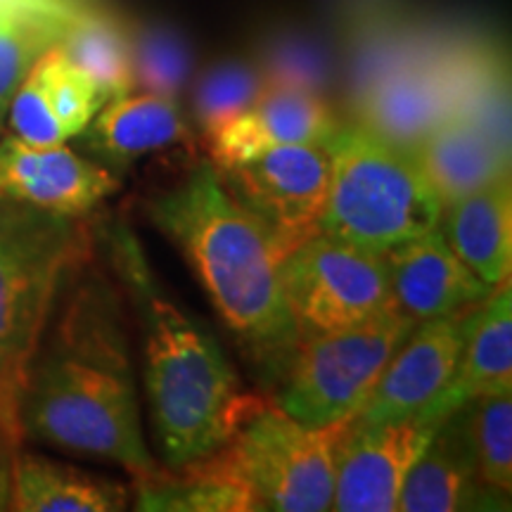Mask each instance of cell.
Here are the masks:
<instances>
[{
  "mask_svg": "<svg viewBox=\"0 0 512 512\" xmlns=\"http://www.w3.org/2000/svg\"><path fill=\"white\" fill-rule=\"evenodd\" d=\"M24 439L107 460L131 477L155 470L143 439L136 368L119 292L88 280L38 347L19 403Z\"/></svg>",
  "mask_w": 512,
  "mask_h": 512,
  "instance_id": "obj_1",
  "label": "cell"
},
{
  "mask_svg": "<svg viewBox=\"0 0 512 512\" xmlns=\"http://www.w3.org/2000/svg\"><path fill=\"white\" fill-rule=\"evenodd\" d=\"M110 261L143 332V382L152 430L166 467L211 456L266 406L249 394L207 328L159 287L126 223L107 230Z\"/></svg>",
  "mask_w": 512,
  "mask_h": 512,
  "instance_id": "obj_2",
  "label": "cell"
},
{
  "mask_svg": "<svg viewBox=\"0 0 512 512\" xmlns=\"http://www.w3.org/2000/svg\"><path fill=\"white\" fill-rule=\"evenodd\" d=\"M147 216L174 242L242 354L275 380L299 339L280 285V254L223 188L209 159L147 200Z\"/></svg>",
  "mask_w": 512,
  "mask_h": 512,
  "instance_id": "obj_3",
  "label": "cell"
},
{
  "mask_svg": "<svg viewBox=\"0 0 512 512\" xmlns=\"http://www.w3.org/2000/svg\"><path fill=\"white\" fill-rule=\"evenodd\" d=\"M86 245L81 219L0 197V427L22 441L19 403L29 366Z\"/></svg>",
  "mask_w": 512,
  "mask_h": 512,
  "instance_id": "obj_4",
  "label": "cell"
},
{
  "mask_svg": "<svg viewBox=\"0 0 512 512\" xmlns=\"http://www.w3.org/2000/svg\"><path fill=\"white\" fill-rule=\"evenodd\" d=\"M330 181L318 233L384 254L437 228L441 202L406 147L366 126L330 140Z\"/></svg>",
  "mask_w": 512,
  "mask_h": 512,
  "instance_id": "obj_5",
  "label": "cell"
},
{
  "mask_svg": "<svg viewBox=\"0 0 512 512\" xmlns=\"http://www.w3.org/2000/svg\"><path fill=\"white\" fill-rule=\"evenodd\" d=\"M415 320L399 309L354 328L299 335L275 377L273 403L306 425L354 418Z\"/></svg>",
  "mask_w": 512,
  "mask_h": 512,
  "instance_id": "obj_6",
  "label": "cell"
},
{
  "mask_svg": "<svg viewBox=\"0 0 512 512\" xmlns=\"http://www.w3.org/2000/svg\"><path fill=\"white\" fill-rule=\"evenodd\" d=\"M349 420L306 425L266 403L221 448L256 510L325 512L332 510L337 453Z\"/></svg>",
  "mask_w": 512,
  "mask_h": 512,
  "instance_id": "obj_7",
  "label": "cell"
},
{
  "mask_svg": "<svg viewBox=\"0 0 512 512\" xmlns=\"http://www.w3.org/2000/svg\"><path fill=\"white\" fill-rule=\"evenodd\" d=\"M280 285L299 335L354 328L396 309L384 256L323 233L280 259Z\"/></svg>",
  "mask_w": 512,
  "mask_h": 512,
  "instance_id": "obj_8",
  "label": "cell"
},
{
  "mask_svg": "<svg viewBox=\"0 0 512 512\" xmlns=\"http://www.w3.org/2000/svg\"><path fill=\"white\" fill-rule=\"evenodd\" d=\"M328 145H278L226 169L214 166L223 188L261 223L280 259L318 233L330 181Z\"/></svg>",
  "mask_w": 512,
  "mask_h": 512,
  "instance_id": "obj_9",
  "label": "cell"
},
{
  "mask_svg": "<svg viewBox=\"0 0 512 512\" xmlns=\"http://www.w3.org/2000/svg\"><path fill=\"white\" fill-rule=\"evenodd\" d=\"M477 309L415 323L351 420L375 425L420 415L456 373Z\"/></svg>",
  "mask_w": 512,
  "mask_h": 512,
  "instance_id": "obj_10",
  "label": "cell"
},
{
  "mask_svg": "<svg viewBox=\"0 0 512 512\" xmlns=\"http://www.w3.org/2000/svg\"><path fill=\"white\" fill-rule=\"evenodd\" d=\"M437 422L415 418L358 425L349 420L337 453V512H396L403 479L430 441Z\"/></svg>",
  "mask_w": 512,
  "mask_h": 512,
  "instance_id": "obj_11",
  "label": "cell"
},
{
  "mask_svg": "<svg viewBox=\"0 0 512 512\" xmlns=\"http://www.w3.org/2000/svg\"><path fill=\"white\" fill-rule=\"evenodd\" d=\"M121 178L64 143L29 145L0 136V197L83 219L119 192Z\"/></svg>",
  "mask_w": 512,
  "mask_h": 512,
  "instance_id": "obj_12",
  "label": "cell"
},
{
  "mask_svg": "<svg viewBox=\"0 0 512 512\" xmlns=\"http://www.w3.org/2000/svg\"><path fill=\"white\" fill-rule=\"evenodd\" d=\"M382 256L396 309L415 323L477 309L496 290L458 259L439 228L401 242Z\"/></svg>",
  "mask_w": 512,
  "mask_h": 512,
  "instance_id": "obj_13",
  "label": "cell"
},
{
  "mask_svg": "<svg viewBox=\"0 0 512 512\" xmlns=\"http://www.w3.org/2000/svg\"><path fill=\"white\" fill-rule=\"evenodd\" d=\"M339 128L320 95L266 86L249 110L204 133V147L209 162L226 169L278 145H328Z\"/></svg>",
  "mask_w": 512,
  "mask_h": 512,
  "instance_id": "obj_14",
  "label": "cell"
},
{
  "mask_svg": "<svg viewBox=\"0 0 512 512\" xmlns=\"http://www.w3.org/2000/svg\"><path fill=\"white\" fill-rule=\"evenodd\" d=\"M503 498L479 479L475 444L470 432V403L437 422L430 441L403 479L399 510L456 512L503 508Z\"/></svg>",
  "mask_w": 512,
  "mask_h": 512,
  "instance_id": "obj_15",
  "label": "cell"
},
{
  "mask_svg": "<svg viewBox=\"0 0 512 512\" xmlns=\"http://www.w3.org/2000/svg\"><path fill=\"white\" fill-rule=\"evenodd\" d=\"M76 138L93 162L119 178L143 155L195 143L176 98L155 93L110 98Z\"/></svg>",
  "mask_w": 512,
  "mask_h": 512,
  "instance_id": "obj_16",
  "label": "cell"
},
{
  "mask_svg": "<svg viewBox=\"0 0 512 512\" xmlns=\"http://www.w3.org/2000/svg\"><path fill=\"white\" fill-rule=\"evenodd\" d=\"M512 392V290L510 278L479 306L467 332L456 373L418 418L439 422L465 403Z\"/></svg>",
  "mask_w": 512,
  "mask_h": 512,
  "instance_id": "obj_17",
  "label": "cell"
},
{
  "mask_svg": "<svg viewBox=\"0 0 512 512\" xmlns=\"http://www.w3.org/2000/svg\"><path fill=\"white\" fill-rule=\"evenodd\" d=\"M408 152L441 204L456 202L510 176V152L463 114L446 117L408 147Z\"/></svg>",
  "mask_w": 512,
  "mask_h": 512,
  "instance_id": "obj_18",
  "label": "cell"
},
{
  "mask_svg": "<svg viewBox=\"0 0 512 512\" xmlns=\"http://www.w3.org/2000/svg\"><path fill=\"white\" fill-rule=\"evenodd\" d=\"M437 228L463 264L491 287L510 278L512 183L510 176L456 202L441 204Z\"/></svg>",
  "mask_w": 512,
  "mask_h": 512,
  "instance_id": "obj_19",
  "label": "cell"
},
{
  "mask_svg": "<svg viewBox=\"0 0 512 512\" xmlns=\"http://www.w3.org/2000/svg\"><path fill=\"white\" fill-rule=\"evenodd\" d=\"M128 486L36 453L17 451L10 510L15 512H119L128 508Z\"/></svg>",
  "mask_w": 512,
  "mask_h": 512,
  "instance_id": "obj_20",
  "label": "cell"
},
{
  "mask_svg": "<svg viewBox=\"0 0 512 512\" xmlns=\"http://www.w3.org/2000/svg\"><path fill=\"white\" fill-rule=\"evenodd\" d=\"M366 128L389 143H413L456 114V86L425 74H401L380 83L366 102Z\"/></svg>",
  "mask_w": 512,
  "mask_h": 512,
  "instance_id": "obj_21",
  "label": "cell"
},
{
  "mask_svg": "<svg viewBox=\"0 0 512 512\" xmlns=\"http://www.w3.org/2000/svg\"><path fill=\"white\" fill-rule=\"evenodd\" d=\"M74 15L62 5H15L0 10V136L10 102L38 57L60 43Z\"/></svg>",
  "mask_w": 512,
  "mask_h": 512,
  "instance_id": "obj_22",
  "label": "cell"
},
{
  "mask_svg": "<svg viewBox=\"0 0 512 512\" xmlns=\"http://www.w3.org/2000/svg\"><path fill=\"white\" fill-rule=\"evenodd\" d=\"M60 46L98 83L107 98H119V95L136 91L131 41L119 24L102 17H74Z\"/></svg>",
  "mask_w": 512,
  "mask_h": 512,
  "instance_id": "obj_23",
  "label": "cell"
},
{
  "mask_svg": "<svg viewBox=\"0 0 512 512\" xmlns=\"http://www.w3.org/2000/svg\"><path fill=\"white\" fill-rule=\"evenodd\" d=\"M34 67L41 76L50 110L67 140L79 136L83 128L91 124L100 107L110 100L98 83L64 53L60 43H55L38 57Z\"/></svg>",
  "mask_w": 512,
  "mask_h": 512,
  "instance_id": "obj_24",
  "label": "cell"
},
{
  "mask_svg": "<svg viewBox=\"0 0 512 512\" xmlns=\"http://www.w3.org/2000/svg\"><path fill=\"white\" fill-rule=\"evenodd\" d=\"M470 432L479 479L486 489L510 496L512 489V392L470 401Z\"/></svg>",
  "mask_w": 512,
  "mask_h": 512,
  "instance_id": "obj_25",
  "label": "cell"
},
{
  "mask_svg": "<svg viewBox=\"0 0 512 512\" xmlns=\"http://www.w3.org/2000/svg\"><path fill=\"white\" fill-rule=\"evenodd\" d=\"M133 83L143 93L178 98L192 69V53L185 38L164 24L143 27L131 41Z\"/></svg>",
  "mask_w": 512,
  "mask_h": 512,
  "instance_id": "obj_26",
  "label": "cell"
},
{
  "mask_svg": "<svg viewBox=\"0 0 512 512\" xmlns=\"http://www.w3.org/2000/svg\"><path fill=\"white\" fill-rule=\"evenodd\" d=\"M264 91L266 81L259 69L245 62L216 64L197 81L192 114L202 133H209L249 110Z\"/></svg>",
  "mask_w": 512,
  "mask_h": 512,
  "instance_id": "obj_27",
  "label": "cell"
},
{
  "mask_svg": "<svg viewBox=\"0 0 512 512\" xmlns=\"http://www.w3.org/2000/svg\"><path fill=\"white\" fill-rule=\"evenodd\" d=\"M328 60L323 50L309 41H283L271 48L266 62L264 81L268 88H287L320 95L328 83Z\"/></svg>",
  "mask_w": 512,
  "mask_h": 512,
  "instance_id": "obj_28",
  "label": "cell"
},
{
  "mask_svg": "<svg viewBox=\"0 0 512 512\" xmlns=\"http://www.w3.org/2000/svg\"><path fill=\"white\" fill-rule=\"evenodd\" d=\"M5 124L10 126L12 136H17L29 145L67 143V136L62 133L53 110H50L46 93H43V83L36 67H31L27 79L17 88Z\"/></svg>",
  "mask_w": 512,
  "mask_h": 512,
  "instance_id": "obj_29",
  "label": "cell"
},
{
  "mask_svg": "<svg viewBox=\"0 0 512 512\" xmlns=\"http://www.w3.org/2000/svg\"><path fill=\"white\" fill-rule=\"evenodd\" d=\"M19 446H22V439L0 427V510H10L12 467H15Z\"/></svg>",
  "mask_w": 512,
  "mask_h": 512,
  "instance_id": "obj_30",
  "label": "cell"
}]
</instances>
